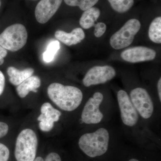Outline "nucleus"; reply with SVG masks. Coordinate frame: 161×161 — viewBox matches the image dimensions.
Segmentation results:
<instances>
[{"instance_id": "1", "label": "nucleus", "mask_w": 161, "mask_h": 161, "mask_svg": "<svg viewBox=\"0 0 161 161\" xmlns=\"http://www.w3.org/2000/svg\"><path fill=\"white\" fill-rule=\"evenodd\" d=\"M47 92L50 99L57 106L67 112L76 109L83 99L82 92L78 88L57 82L50 85Z\"/></svg>"}, {"instance_id": "2", "label": "nucleus", "mask_w": 161, "mask_h": 161, "mask_svg": "<svg viewBox=\"0 0 161 161\" xmlns=\"http://www.w3.org/2000/svg\"><path fill=\"white\" fill-rule=\"evenodd\" d=\"M109 142L108 131L99 128L95 132L87 133L80 136L78 145L88 156L95 158L103 155L108 151Z\"/></svg>"}, {"instance_id": "3", "label": "nucleus", "mask_w": 161, "mask_h": 161, "mask_svg": "<svg viewBox=\"0 0 161 161\" xmlns=\"http://www.w3.org/2000/svg\"><path fill=\"white\" fill-rule=\"evenodd\" d=\"M38 139L33 130H22L16 141L14 156L17 161H33L36 158Z\"/></svg>"}, {"instance_id": "4", "label": "nucleus", "mask_w": 161, "mask_h": 161, "mask_svg": "<svg viewBox=\"0 0 161 161\" xmlns=\"http://www.w3.org/2000/svg\"><path fill=\"white\" fill-rule=\"evenodd\" d=\"M27 37V31L24 25L13 24L0 34V45L6 50L16 52L25 46Z\"/></svg>"}, {"instance_id": "5", "label": "nucleus", "mask_w": 161, "mask_h": 161, "mask_svg": "<svg viewBox=\"0 0 161 161\" xmlns=\"http://www.w3.org/2000/svg\"><path fill=\"white\" fill-rule=\"evenodd\" d=\"M141 24L136 19L128 20L119 30L112 35L110 43L112 48L119 50L130 46L140 30Z\"/></svg>"}, {"instance_id": "6", "label": "nucleus", "mask_w": 161, "mask_h": 161, "mask_svg": "<svg viewBox=\"0 0 161 161\" xmlns=\"http://www.w3.org/2000/svg\"><path fill=\"white\" fill-rule=\"evenodd\" d=\"M130 97L136 110L142 118L148 119L151 117L154 107L152 98L147 90L136 88L130 92Z\"/></svg>"}, {"instance_id": "7", "label": "nucleus", "mask_w": 161, "mask_h": 161, "mask_svg": "<svg viewBox=\"0 0 161 161\" xmlns=\"http://www.w3.org/2000/svg\"><path fill=\"white\" fill-rule=\"evenodd\" d=\"M103 99L100 92H96L89 98L84 107L81 115V120L84 123L91 125L99 123L103 119V114L99 106Z\"/></svg>"}, {"instance_id": "8", "label": "nucleus", "mask_w": 161, "mask_h": 161, "mask_svg": "<svg viewBox=\"0 0 161 161\" xmlns=\"http://www.w3.org/2000/svg\"><path fill=\"white\" fill-rule=\"evenodd\" d=\"M115 75V69L110 65L95 66L87 72L82 82L86 87L101 84L112 80Z\"/></svg>"}, {"instance_id": "9", "label": "nucleus", "mask_w": 161, "mask_h": 161, "mask_svg": "<svg viewBox=\"0 0 161 161\" xmlns=\"http://www.w3.org/2000/svg\"><path fill=\"white\" fill-rule=\"evenodd\" d=\"M117 100L123 122L129 127L134 126L139 119L138 113L131 102L130 96L124 90L117 93Z\"/></svg>"}, {"instance_id": "10", "label": "nucleus", "mask_w": 161, "mask_h": 161, "mask_svg": "<svg viewBox=\"0 0 161 161\" xmlns=\"http://www.w3.org/2000/svg\"><path fill=\"white\" fill-rule=\"evenodd\" d=\"M156 53L154 50L146 47L138 46L125 50L121 54L124 60L135 63L150 61L155 59Z\"/></svg>"}, {"instance_id": "11", "label": "nucleus", "mask_w": 161, "mask_h": 161, "mask_svg": "<svg viewBox=\"0 0 161 161\" xmlns=\"http://www.w3.org/2000/svg\"><path fill=\"white\" fill-rule=\"evenodd\" d=\"M63 0H41L35 9V17L38 23L48 22L58 11Z\"/></svg>"}, {"instance_id": "12", "label": "nucleus", "mask_w": 161, "mask_h": 161, "mask_svg": "<svg viewBox=\"0 0 161 161\" xmlns=\"http://www.w3.org/2000/svg\"><path fill=\"white\" fill-rule=\"evenodd\" d=\"M55 36L60 42L68 46L80 43L85 37L84 32L80 28H76L71 33H67L63 31L58 30L56 31Z\"/></svg>"}, {"instance_id": "13", "label": "nucleus", "mask_w": 161, "mask_h": 161, "mask_svg": "<svg viewBox=\"0 0 161 161\" xmlns=\"http://www.w3.org/2000/svg\"><path fill=\"white\" fill-rule=\"evenodd\" d=\"M41 86V80L38 76H31L20 84L16 88V91L20 98H24L30 92L36 93Z\"/></svg>"}, {"instance_id": "14", "label": "nucleus", "mask_w": 161, "mask_h": 161, "mask_svg": "<svg viewBox=\"0 0 161 161\" xmlns=\"http://www.w3.org/2000/svg\"><path fill=\"white\" fill-rule=\"evenodd\" d=\"M7 72L10 83L13 85L18 86L31 76L34 70L32 68H27L20 70L14 67L10 66L7 69Z\"/></svg>"}, {"instance_id": "15", "label": "nucleus", "mask_w": 161, "mask_h": 161, "mask_svg": "<svg viewBox=\"0 0 161 161\" xmlns=\"http://www.w3.org/2000/svg\"><path fill=\"white\" fill-rule=\"evenodd\" d=\"M100 11L98 8L92 7L84 12L79 21L80 26L85 29L95 26V22L99 18Z\"/></svg>"}, {"instance_id": "16", "label": "nucleus", "mask_w": 161, "mask_h": 161, "mask_svg": "<svg viewBox=\"0 0 161 161\" xmlns=\"http://www.w3.org/2000/svg\"><path fill=\"white\" fill-rule=\"evenodd\" d=\"M148 35L153 43H161V17L155 18L150 24Z\"/></svg>"}, {"instance_id": "17", "label": "nucleus", "mask_w": 161, "mask_h": 161, "mask_svg": "<svg viewBox=\"0 0 161 161\" xmlns=\"http://www.w3.org/2000/svg\"><path fill=\"white\" fill-rule=\"evenodd\" d=\"M40 112L44 118L54 122H58L61 115V112L54 108L49 103H45L42 105Z\"/></svg>"}, {"instance_id": "18", "label": "nucleus", "mask_w": 161, "mask_h": 161, "mask_svg": "<svg viewBox=\"0 0 161 161\" xmlns=\"http://www.w3.org/2000/svg\"><path fill=\"white\" fill-rule=\"evenodd\" d=\"M114 10L124 13L130 10L134 4V0H108Z\"/></svg>"}, {"instance_id": "19", "label": "nucleus", "mask_w": 161, "mask_h": 161, "mask_svg": "<svg viewBox=\"0 0 161 161\" xmlns=\"http://www.w3.org/2000/svg\"><path fill=\"white\" fill-rule=\"evenodd\" d=\"M60 47V43L58 40H53L51 42L47 47L46 51L43 53V59L44 61L47 63H49L53 61Z\"/></svg>"}, {"instance_id": "20", "label": "nucleus", "mask_w": 161, "mask_h": 161, "mask_svg": "<svg viewBox=\"0 0 161 161\" xmlns=\"http://www.w3.org/2000/svg\"><path fill=\"white\" fill-rule=\"evenodd\" d=\"M99 0H64L67 5L70 6H78L84 11L93 7Z\"/></svg>"}, {"instance_id": "21", "label": "nucleus", "mask_w": 161, "mask_h": 161, "mask_svg": "<svg viewBox=\"0 0 161 161\" xmlns=\"http://www.w3.org/2000/svg\"><path fill=\"white\" fill-rule=\"evenodd\" d=\"M37 120L39 122V128L41 131L43 132H49L53 129L54 127V122L51 120H48L44 118L42 114L38 116Z\"/></svg>"}, {"instance_id": "22", "label": "nucleus", "mask_w": 161, "mask_h": 161, "mask_svg": "<svg viewBox=\"0 0 161 161\" xmlns=\"http://www.w3.org/2000/svg\"><path fill=\"white\" fill-rule=\"evenodd\" d=\"M94 35L97 38L100 37L105 33L107 29L106 25L102 22H99L95 24Z\"/></svg>"}, {"instance_id": "23", "label": "nucleus", "mask_w": 161, "mask_h": 161, "mask_svg": "<svg viewBox=\"0 0 161 161\" xmlns=\"http://www.w3.org/2000/svg\"><path fill=\"white\" fill-rule=\"evenodd\" d=\"M9 157V149L4 144L0 143V161H8Z\"/></svg>"}, {"instance_id": "24", "label": "nucleus", "mask_w": 161, "mask_h": 161, "mask_svg": "<svg viewBox=\"0 0 161 161\" xmlns=\"http://www.w3.org/2000/svg\"><path fill=\"white\" fill-rule=\"evenodd\" d=\"M9 126L7 124L0 121V138L4 137L8 133Z\"/></svg>"}, {"instance_id": "25", "label": "nucleus", "mask_w": 161, "mask_h": 161, "mask_svg": "<svg viewBox=\"0 0 161 161\" xmlns=\"http://www.w3.org/2000/svg\"><path fill=\"white\" fill-rule=\"evenodd\" d=\"M44 161H62L60 156L56 153L53 152L49 153L45 158Z\"/></svg>"}, {"instance_id": "26", "label": "nucleus", "mask_w": 161, "mask_h": 161, "mask_svg": "<svg viewBox=\"0 0 161 161\" xmlns=\"http://www.w3.org/2000/svg\"><path fill=\"white\" fill-rule=\"evenodd\" d=\"M5 86V78L3 72L0 70V96L4 92Z\"/></svg>"}, {"instance_id": "27", "label": "nucleus", "mask_w": 161, "mask_h": 161, "mask_svg": "<svg viewBox=\"0 0 161 161\" xmlns=\"http://www.w3.org/2000/svg\"><path fill=\"white\" fill-rule=\"evenodd\" d=\"M7 50L0 45V65L4 63V58L7 56Z\"/></svg>"}, {"instance_id": "28", "label": "nucleus", "mask_w": 161, "mask_h": 161, "mask_svg": "<svg viewBox=\"0 0 161 161\" xmlns=\"http://www.w3.org/2000/svg\"><path fill=\"white\" fill-rule=\"evenodd\" d=\"M158 92V94L160 102H161V78H160L159 79L157 84Z\"/></svg>"}, {"instance_id": "29", "label": "nucleus", "mask_w": 161, "mask_h": 161, "mask_svg": "<svg viewBox=\"0 0 161 161\" xmlns=\"http://www.w3.org/2000/svg\"><path fill=\"white\" fill-rule=\"evenodd\" d=\"M33 161H44V160H43V158L42 157H38L36 158Z\"/></svg>"}, {"instance_id": "30", "label": "nucleus", "mask_w": 161, "mask_h": 161, "mask_svg": "<svg viewBox=\"0 0 161 161\" xmlns=\"http://www.w3.org/2000/svg\"><path fill=\"white\" fill-rule=\"evenodd\" d=\"M129 161H140L136 159L135 158H132Z\"/></svg>"}, {"instance_id": "31", "label": "nucleus", "mask_w": 161, "mask_h": 161, "mask_svg": "<svg viewBox=\"0 0 161 161\" xmlns=\"http://www.w3.org/2000/svg\"><path fill=\"white\" fill-rule=\"evenodd\" d=\"M1 1H0V6H1Z\"/></svg>"}]
</instances>
